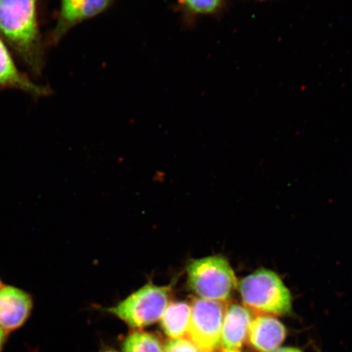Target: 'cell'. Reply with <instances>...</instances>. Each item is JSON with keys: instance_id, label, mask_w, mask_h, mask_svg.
<instances>
[{"instance_id": "cell-1", "label": "cell", "mask_w": 352, "mask_h": 352, "mask_svg": "<svg viewBox=\"0 0 352 352\" xmlns=\"http://www.w3.org/2000/svg\"><path fill=\"white\" fill-rule=\"evenodd\" d=\"M38 10V0H0V37L34 76L44 65Z\"/></svg>"}, {"instance_id": "cell-2", "label": "cell", "mask_w": 352, "mask_h": 352, "mask_svg": "<svg viewBox=\"0 0 352 352\" xmlns=\"http://www.w3.org/2000/svg\"><path fill=\"white\" fill-rule=\"evenodd\" d=\"M239 292L244 305L259 314L283 316L292 311L289 290L271 270L262 268L245 276L239 285Z\"/></svg>"}, {"instance_id": "cell-3", "label": "cell", "mask_w": 352, "mask_h": 352, "mask_svg": "<svg viewBox=\"0 0 352 352\" xmlns=\"http://www.w3.org/2000/svg\"><path fill=\"white\" fill-rule=\"evenodd\" d=\"M187 275L192 292L208 300H228L236 285L230 263L220 255L192 259L188 263Z\"/></svg>"}, {"instance_id": "cell-4", "label": "cell", "mask_w": 352, "mask_h": 352, "mask_svg": "<svg viewBox=\"0 0 352 352\" xmlns=\"http://www.w3.org/2000/svg\"><path fill=\"white\" fill-rule=\"evenodd\" d=\"M170 292V286L148 283L108 311L131 327H146L161 320L169 305Z\"/></svg>"}, {"instance_id": "cell-5", "label": "cell", "mask_w": 352, "mask_h": 352, "mask_svg": "<svg viewBox=\"0 0 352 352\" xmlns=\"http://www.w3.org/2000/svg\"><path fill=\"white\" fill-rule=\"evenodd\" d=\"M226 308L223 302L196 298L191 305L188 336L201 352H215L221 342Z\"/></svg>"}, {"instance_id": "cell-6", "label": "cell", "mask_w": 352, "mask_h": 352, "mask_svg": "<svg viewBox=\"0 0 352 352\" xmlns=\"http://www.w3.org/2000/svg\"><path fill=\"white\" fill-rule=\"evenodd\" d=\"M113 0H60L56 24L48 37L47 45L59 43L70 30L82 21L102 13Z\"/></svg>"}, {"instance_id": "cell-7", "label": "cell", "mask_w": 352, "mask_h": 352, "mask_svg": "<svg viewBox=\"0 0 352 352\" xmlns=\"http://www.w3.org/2000/svg\"><path fill=\"white\" fill-rule=\"evenodd\" d=\"M32 309V297L24 290L10 285L0 289V327L8 333L23 327Z\"/></svg>"}, {"instance_id": "cell-8", "label": "cell", "mask_w": 352, "mask_h": 352, "mask_svg": "<svg viewBox=\"0 0 352 352\" xmlns=\"http://www.w3.org/2000/svg\"><path fill=\"white\" fill-rule=\"evenodd\" d=\"M0 88L23 91L39 98L51 94L47 87L37 85L17 67L10 47L0 37Z\"/></svg>"}, {"instance_id": "cell-9", "label": "cell", "mask_w": 352, "mask_h": 352, "mask_svg": "<svg viewBox=\"0 0 352 352\" xmlns=\"http://www.w3.org/2000/svg\"><path fill=\"white\" fill-rule=\"evenodd\" d=\"M252 316L248 308L231 305L224 314L221 342L223 350H239L248 340Z\"/></svg>"}, {"instance_id": "cell-10", "label": "cell", "mask_w": 352, "mask_h": 352, "mask_svg": "<svg viewBox=\"0 0 352 352\" xmlns=\"http://www.w3.org/2000/svg\"><path fill=\"white\" fill-rule=\"evenodd\" d=\"M286 329L280 320L271 316H259L250 324L248 340L258 352H274L283 344Z\"/></svg>"}, {"instance_id": "cell-11", "label": "cell", "mask_w": 352, "mask_h": 352, "mask_svg": "<svg viewBox=\"0 0 352 352\" xmlns=\"http://www.w3.org/2000/svg\"><path fill=\"white\" fill-rule=\"evenodd\" d=\"M191 316V305L186 302H174L166 308L161 318L164 333L171 340H179L187 336Z\"/></svg>"}, {"instance_id": "cell-12", "label": "cell", "mask_w": 352, "mask_h": 352, "mask_svg": "<svg viewBox=\"0 0 352 352\" xmlns=\"http://www.w3.org/2000/svg\"><path fill=\"white\" fill-rule=\"evenodd\" d=\"M123 352H164L160 340L151 333L135 332L126 338Z\"/></svg>"}, {"instance_id": "cell-13", "label": "cell", "mask_w": 352, "mask_h": 352, "mask_svg": "<svg viewBox=\"0 0 352 352\" xmlns=\"http://www.w3.org/2000/svg\"><path fill=\"white\" fill-rule=\"evenodd\" d=\"M180 2L191 14L210 16L221 12L226 0H180Z\"/></svg>"}, {"instance_id": "cell-14", "label": "cell", "mask_w": 352, "mask_h": 352, "mask_svg": "<svg viewBox=\"0 0 352 352\" xmlns=\"http://www.w3.org/2000/svg\"><path fill=\"white\" fill-rule=\"evenodd\" d=\"M164 352H201L193 343L186 338L173 340L166 343Z\"/></svg>"}, {"instance_id": "cell-15", "label": "cell", "mask_w": 352, "mask_h": 352, "mask_svg": "<svg viewBox=\"0 0 352 352\" xmlns=\"http://www.w3.org/2000/svg\"><path fill=\"white\" fill-rule=\"evenodd\" d=\"M7 334L6 330L0 327V352H2L4 345H6Z\"/></svg>"}, {"instance_id": "cell-16", "label": "cell", "mask_w": 352, "mask_h": 352, "mask_svg": "<svg viewBox=\"0 0 352 352\" xmlns=\"http://www.w3.org/2000/svg\"><path fill=\"white\" fill-rule=\"evenodd\" d=\"M274 352H302L297 349H292V347H283V349H278Z\"/></svg>"}, {"instance_id": "cell-17", "label": "cell", "mask_w": 352, "mask_h": 352, "mask_svg": "<svg viewBox=\"0 0 352 352\" xmlns=\"http://www.w3.org/2000/svg\"><path fill=\"white\" fill-rule=\"evenodd\" d=\"M222 352H240L239 350H223Z\"/></svg>"}, {"instance_id": "cell-18", "label": "cell", "mask_w": 352, "mask_h": 352, "mask_svg": "<svg viewBox=\"0 0 352 352\" xmlns=\"http://www.w3.org/2000/svg\"><path fill=\"white\" fill-rule=\"evenodd\" d=\"M3 285L2 283V281L1 280H0V289H1V288L3 287Z\"/></svg>"}, {"instance_id": "cell-19", "label": "cell", "mask_w": 352, "mask_h": 352, "mask_svg": "<svg viewBox=\"0 0 352 352\" xmlns=\"http://www.w3.org/2000/svg\"><path fill=\"white\" fill-rule=\"evenodd\" d=\"M254 1L262 2V1H267V0H254Z\"/></svg>"}, {"instance_id": "cell-20", "label": "cell", "mask_w": 352, "mask_h": 352, "mask_svg": "<svg viewBox=\"0 0 352 352\" xmlns=\"http://www.w3.org/2000/svg\"><path fill=\"white\" fill-rule=\"evenodd\" d=\"M103 352H117L116 351H103Z\"/></svg>"}]
</instances>
